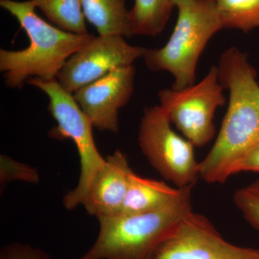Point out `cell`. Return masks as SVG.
<instances>
[{
    "instance_id": "obj_10",
    "label": "cell",
    "mask_w": 259,
    "mask_h": 259,
    "mask_svg": "<svg viewBox=\"0 0 259 259\" xmlns=\"http://www.w3.org/2000/svg\"><path fill=\"white\" fill-rule=\"evenodd\" d=\"M136 69L134 65L118 68L73 94L94 127L117 134L119 110L134 93Z\"/></svg>"
},
{
    "instance_id": "obj_13",
    "label": "cell",
    "mask_w": 259,
    "mask_h": 259,
    "mask_svg": "<svg viewBox=\"0 0 259 259\" xmlns=\"http://www.w3.org/2000/svg\"><path fill=\"white\" fill-rule=\"evenodd\" d=\"M81 3L85 19L99 35L132 36L125 0H81Z\"/></svg>"
},
{
    "instance_id": "obj_18",
    "label": "cell",
    "mask_w": 259,
    "mask_h": 259,
    "mask_svg": "<svg viewBox=\"0 0 259 259\" xmlns=\"http://www.w3.org/2000/svg\"><path fill=\"white\" fill-rule=\"evenodd\" d=\"M0 259H52L45 250L25 243L5 245L0 252Z\"/></svg>"
},
{
    "instance_id": "obj_16",
    "label": "cell",
    "mask_w": 259,
    "mask_h": 259,
    "mask_svg": "<svg viewBox=\"0 0 259 259\" xmlns=\"http://www.w3.org/2000/svg\"><path fill=\"white\" fill-rule=\"evenodd\" d=\"M216 5L223 29L259 28V0H216Z\"/></svg>"
},
{
    "instance_id": "obj_5",
    "label": "cell",
    "mask_w": 259,
    "mask_h": 259,
    "mask_svg": "<svg viewBox=\"0 0 259 259\" xmlns=\"http://www.w3.org/2000/svg\"><path fill=\"white\" fill-rule=\"evenodd\" d=\"M27 83L40 89L49 97V111L57 122L49 136L60 141L71 139L77 148L81 164L79 182L63 201L64 207L71 210L82 204L95 175L105 163V158L99 152L94 140L93 122L72 94L66 92L57 80L47 81L30 78Z\"/></svg>"
},
{
    "instance_id": "obj_1",
    "label": "cell",
    "mask_w": 259,
    "mask_h": 259,
    "mask_svg": "<svg viewBox=\"0 0 259 259\" xmlns=\"http://www.w3.org/2000/svg\"><path fill=\"white\" fill-rule=\"evenodd\" d=\"M223 88L229 90L228 110L210 151L199 162V178L223 184L236 165L259 146V83L246 54L235 47L223 52L218 66Z\"/></svg>"
},
{
    "instance_id": "obj_11",
    "label": "cell",
    "mask_w": 259,
    "mask_h": 259,
    "mask_svg": "<svg viewBox=\"0 0 259 259\" xmlns=\"http://www.w3.org/2000/svg\"><path fill=\"white\" fill-rule=\"evenodd\" d=\"M133 173L127 156L120 150L107 156L81 204L88 214L96 216L97 219L117 215Z\"/></svg>"
},
{
    "instance_id": "obj_7",
    "label": "cell",
    "mask_w": 259,
    "mask_h": 259,
    "mask_svg": "<svg viewBox=\"0 0 259 259\" xmlns=\"http://www.w3.org/2000/svg\"><path fill=\"white\" fill-rule=\"evenodd\" d=\"M223 90L218 66H213L197 84L180 90L164 89L158 95L171 123L194 147H202L215 135L214 113L226 101Z\"/></svg>"
},
{
    "instance_id": "obj_17",
    "label": "cell",
    "mask_w": 259,
    "mask_h": 259,
    "mask_svg": "<svg viewBox=\"0 0 259 259\" xmlns=\"http://www.w3.org/2000/svg\"><path fill=\"white\" fill-rule=\"evenodd\" d=\"M233 202L245 221L259 231V180L237 190Z\"/></svg>"
},
{
    "instance_id": "obj_14",
    "label": "cell",
    "mask_w": 259,
    "mask_h": 259,
    "mask_svg": "<svg viewBox=\"0 0 259 259\" xmlns=\"http://www.w3.org/2000/svg\"><path fill=\"white\" fill-rule=\"evenodd\" d=\"M175 7L173 0H135L128 13L131 35H159L164 30Z\"/></svg>"
},
{
    "instance_id": "obj_9",
    "label": "cell",
    "mask_w": 259,
    "mask_h": 259,
    "mask_svg": "<svg viewBox=\"0 0 259 259\" xmlns=\"http://www.w3.org/2000/svg\"><path fill=\"white\" fill-rule=\"evenodd\" d=\"M151 259H259V250L230 243L205 216L192 212Z\"/></svg>"
},
{
    "instance_id": "obj_8",
    "label": "cell",
    "mask_w": 259,
    "mask_h": 259,
    "mask_svg": "<svg viewBox=\"0 0 259 259\" xmlns=\"http://www.w3.org/2000/svg\"><path fill=\"white\" fill-rule=\"evenodd\" d=\"M146 49L130 45L122 35H99L66 61L56 80L73 95L113 70L131 66Z\"/></svg>"
},
{
    "instance_id": "obj_12",
    "label": "cell",
    "mask_w": 259,
    "mask_h": 259,
    "mask_svg": "<svg viewBox=\"0 0 259 259\" xmlns=\"http://www.w3.org/2000/svg\"><path fill=\"white\" fill-rule=\"evenodd\" d=\"M180 190L162 181L144 178L134 171L118 214H139L161 208L176 198Z\"/></svg>"
},
{
    "instance_id": "obj_19",
    "label": "cell",
    "mask_w": 259,
    "mask_h": 259,
    "mask_svg": "<svg viewBox=\"0 0 259 259\" xmlns=\"http://www.w3.org/2000/svg\"><path fill=\"white\" fill-rule=\"evenodd\" d=\"M243 171L259 172V146L240 161L235 168L234 175Z\"/></svg>"
},
{
    "instance_id": "obj_4",
    "label": "cell",
    "mask_w": 259,
    "mask_h": 259,
    "mask_svg": "<svg viewBox=\"0 0 259 259\" xmlns=\"http://www.w3.org/2000/svg\"><path fill=\"white\" fill-rule=\"evenodd\" d=\"M178 10L176 25L166 45L146 49L143 56L151 71L173 75L175 90L194 84L201 54L209 39L223 29L216 0H194Z\"/></svg>"
},
{
    "instance_id": "obj_3",
    "label": "cell",
    "mask_w": 259,
    "mask_h": 259,
    "mask_svg": "<svg viewBox=\"0 0 259 259\" xmlns=\"http://www.w3.org/2000/svg\"><path fill=\"white\" fill-rule=\"evenodd\" d=\"M194 186L181 188L176 198L161 208L98 218L96 241L77 259H151L160 245L193 212Z\"/></svg>"
},
{
    "instance_id": "obj_20",
    "label": "cell",
    "mask_w": 259,
    "mask_h": 259,
    "mask_svg": "<svg viewBox=\"0 0 259 259\" xmlns=\"http://www.w3.org/2000/svg\"><path fill=\"white\" fill-rule=\"evenodd\" d=\"M194 0H173L174 4L175 6L177 7V8H180V7L183 6L189 3H192Z\"/></svg>"
},
{
    "instance_id": "obj_15",
    "label": "cell",
    "mask_w": 259,
    "mask_h": 259,
    "mask_svg": "<svg viewBox=\"0 0 259 259\" xmlns=\"http://www.w3.org/2000/svg\"><path fill=\"white\" fill-rule=\"evenodd\" d=\"M57 28L75 34L88 33L81 0H30Z\"/></svg>"
},
{
    "instance_id": "obj_2",
    "label": "cell",
    "mask_w": 259,
    "mask_h": 259,
    "mask_svg": "<svg viewBox=\"0 0 259 259\" xmlns=\"http://www.w3.org/2000/svg\"><path fill=\"white\" fill-rule=\"evenodd\" d=\"M0 6L16 18L30 40L23 50H0V71L10 88H22L30 78L56 79L66 61L95 37L53 26L36 14L30 0H0Z\"/></svg>"
},
{
    "instance_id": "obj_6",
    "label": "cell",
    "mask_w": 259,
    "mask_h": 259,
    "mask_svg": "<svg viewBox=\"0 0 259 259\" xmlns=\"http://www.w3.org/2000/svg\"><path fill=\"white\" fill-rule=\"evenodd\" d=\"M161 105L147 107L140 125L141 151L151 166L177 188L194 185L199 178V162L194 146L173 131Z\"/></svg>"
}]
</instances>
